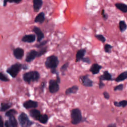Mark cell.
Wrapping results in <instances>:
<instances>
[{
  "label": "cell",
  "instance_id": "30",
  "mask_svg": "<svg viewBox=\"0 0 127 127\" xmlns=\"http://www.w3.org/2000/svg\"><path fill=\"white\" fill-rule=\"evenodd\" d=\"M48 42V40H44L43 41H41L40 42H39V44H37L35 45V47L38 49H39L40 48L43 47L44 46H45Z\"/></svg>",
  "mask_w": 127,
  "mask_h": 127
},
{
  "label": "cell",
  "instance_id": "47",
  "mask_svg": "<svg viewBox=\"0 0 127 127\" xmlns=\"http://www.w3.org/2000/svg\"><path fill=\"white\" fill-rule=\"evenodd\" d=\"M57 127H65L63 126H61V125H58L57 126Z\"/></svg>",
  "mask_w": 127,
  "mask_h": 127
},
{
  "label": "cell",
  "instance_id": "33",
  "mask_svg": "<svg viewBox=\"0 0 127 127\" xmlns=\"http://www.w3.org/2000/svg\"><path fill=\"white\" fill-rule=\"evenodd\" d=\"M95 37L98 40L100 41L102 43H105L106 41L105 37L101 34H96L95 35Z\"/></svg>",
  "mask_w": 127,
  "mask_h": 127
},
{
  "label": "cell",
  "instance_id": "15",
  "mask_svg": "<svg viewBox=\"0 0 127 127\" xmlns=\"http://www.w3.org/2000/svg\"><path fill=\"white\" fill-rule=\"evenodd\" d=\"M87 52V50L86 49H80L78 50L76 55V62H79L81 60V59L84 57Z\"/></svg>",
  "mask_w": 127,
  "mask_h": 127
},
{
  "label": "cell",
  "instance_id": "46",
  "mask_svg": "<svg viewBox=\"0 0 127 127\" xmlns=\"http://www.w3.org/2000/svg\"><path fill=\"white\" fill-rule=\"evenodd\" d=\"M5 127H11V126L8 121H6L5 123Z\"/></svg>",
  "mask_w": 127,
  "mask_h": 127
},
{
  "label": "cell",
  "instance_id": "4",
  "mask_svg": "<svg viewBox=\"0 0 127 127\" xmlns=\"http://www.w3.org/2000/svg\"><path fill=\"white\" fill-rule=\"evenodd\" d=\"M18 120L21 127H30L34 124L30 120L28 115L24 112H22L19 115Z\"/></svg>",
  "mask_w": 127,
  "mask_h": 127
},
{
  "label": "cell",
  "instance_id": "23",
  "mask_svg": "<svg viewBox=\"0 0 127 127\" xmlns=\"http://www.w3.org/2000/svg\"><path fill=\"white\" fill-rule=\"evenodd\" d=\"M114 105L115 106L117 107L125 108L127 105V101L126 100H121L120 102L114 101Z\"/></svg>",
  "mask_w": 127,
  "mask_h": 127
},
{
  "label": "cell",
  "instance_id": "5",
  "mask_svg": "<svg viewBox=\"0 0 127 127\" xmlns=\"http://www.w3.org/2000/svg\"><path fill=\"white\" fill-rule=\"evenodd\" d=\"M22 69V65L19 63H16L13 65L7 70V73L13 78H15L19 72Z\"/></svg>",
  "mask_w": 127,
  "mask_h": 127
},
{
  "label": "cell",
  "instance_id": "32",
  "mask_svg": "<svg viewBox=\"0 0 127 127\" xmlns=\"http://www.w3.org/2000/svg\"><path fill=\"white\" fill-rule=\"evenodd\" d=\"M17 114V112L16 110H15V109H11L10 110H9L8 111H7L6 113V115L7 116L10 117L11 116H14L15 115H16Z\"/></svg>",
  "mask_w": 127,
  "mask_h": 127
},
{
  "label": "cell",
  "instance_id": "31",
  "mask_svg": "<svg viewBox=\"0 0 127 127\" xmlns=\"http://www.w3.org/2000/svg\"><path fill=\"white\" fill-rule=\"evenodd\" d=\"M113 47L112 45L109 44H106L104 45V50L105 52L107 53H110L112 52V49Z\"/></svg>",
  "mask_w": 127,
  "mask_h": 127
},
{
  "label": "cell",
  "instance_id": "1",
  "mask_svg": "<svg viewBox=\"0 0 127 127\" xmlns=\"http://www.w3.org/2000/svg\"><path fill=\"white\" fill-rule=\"evenodd\" d=\"M40 78V74L37 71H30L25 73L23 75L24 80L27 83L30 84L31 82H37Z\"/></svg>",
  "mask_w": 127,
  "mask_h": 127
},
{
  "label": "cell",
  "instance_id": "20",
  "mask_svg": "<svg viewBox=\"0 0 127 127\" xmlns=\"http://www.w3.org/2000/svg\"><path fill=\"white\" fill-rule=\"evenodd\" d=\"M115 7L117 9L121 11L123 13H127V5L122 3H117L115 4Z\"/></svg>",
  "mask_w": 127,
  "mask_h": 127
},
{
  "label": "cell",
  "instance_id": "8",
  "mask_svg": "<svg viewBox=\"0 0 127 127\" xmlns=\"http://www.w3.org/2000/svg\"><path fill=\"white\" fill-rule=\"evenodd\" d=\"M32 31L35 33L36 37V40L38 42L42 41V40L44 38V34L39 27L37 26H34L32 29Z\"/></svg>",
  "mask_w": 127,
  "mask_h": 127
},
{
  "label": "cell",
  "instance_id": "27",
  "mask_svg": "<svg viewBox=\"0 0 127 127\" xmlns=\"http://www.w3.org/2000/svg\"><path fill=\"white\" fill-rule=\"evenodd\" d=\"M69 66V63L67 62L65 63L60 68V72H61L62 76H65V72L67 71V69Z\"/></svg>",
  "mask_w": 127,
  "mask_h": 127
},
{
  "label": "cell",
  "instance_id": "38",
  "mask_svg": "<svg viewBox=\"0 0 127 127\" xmlns=\"http://www.w3.org/2000/svg\"><path fill=\"white\" fill-rule=\"evenodd\" d=\"M45 87H46V82H45V81L42 82L40 84V89L41 90L42 92H44Z\"/></svg>",
  "mask_w": 127,
  "mask_h": 127
},
{
  "label": "cell",
  "instance_id": "36",
  "mask_svg": "<svg viewBox=\"0 0 127 127\" xmlns=\"http://www.w3.org/2000/svg\"><path fill=\"white\" fill-rule=\"evenodd\" d=\"M0 80L4 81H8L9 80V79L8 78V77L5 76L3 73H0Z\"/></svg>",
  "mask_w": 127,
  "mask_h": 127
},
{
  "label": "cell",
  "instance_id": "21",
  "mask_svg": "<svg viewBox=\"0 0 127 127\" xmlns=\"http://www.w3.org/2000/svg\"><path fill=\"white\" fill-rule=\"evenodd\" d=\"M127 78V71H125L121 73L114 80L116 82H120L126 80Z\"/></svg>",
  "mask_w": 127,
  "mask_h": 127
},
{
  "label": "cell",
  "instance_id": "6",
  "mask_svg": "<svg viewBox=\"0 0 127 127\" xmlns=\"http://www.w3.org/2000/svg\"><path fill=\"white\" fill-rule=\"evenodd\" d=\"M79 81L84 87L89 88L93 87V81L89 78V75L80 76L79 77Z\"/></svg>",
  "mask_w": 127,
  "mask_h": 127
},
{
  "label": "cell",
  "instance_id": "16",
  "mask_svg": "<svg viewBox=\"0 0 127 127\" xmlns=\"http://www.w3.org/2000/svg\"><path fill=\"white\" fill-rule=\"evenodd\" d=\"M43 0H33V7L35 12H38L43 5Z\"/></svg>",
  "mask_w": 127,
  "mask_h": 127
},
{
  "label": "cell",
  "instance_id": "12",
  "mask_svg": "<svg viewBox=\"0 0 127 127\" xmlns=\"http://www.w3.org/2000/svg\"><path fill=\"white\" fill-rule=\"evenodd\" d=\"M99 79L100 81H112L113 80L112 75L108 72V71H105L103 75L99 76Z\"/></svg>",
  "mask_w": 127,
  "mask_h": 127
},
{
  "label": "cell",
  "instance_id": "42",
  "mask_svg": "<svg viewBox=\"0 0 127 127\" xmlns=\"http://www.w3.org/2000/svg\"><path fill=\"white\" fill-rule=\"evenodd\" d=\"M56 76V80L57 81V82L58 83H60V82H61V78H60V76H59V74H57Z\"/></svg>",
  "mask_w": 127,
  "mask_h": 127
},
{
  "label": "cell",
  "instance_id": "26",
  "mask_svg": "<svg viewBox=\"0 0 127 127\" xmlns=\"http://www.w3.org/2000/svg\"><path fill=\"white\" fill-rule=\"evenodd\" d=\"M119 27L121 32H125L127 28V25L124 20H121L119 23Z\"/></svg>",
  "mask_w": 127,
  "mask_h": 127
},
{
  "label": "cell",
  "instance_id": "17",
  "mask_svg": "<svg viewBox=\"0 0 127 127\" xmlns=\"http://www.w3.org/2000/svg\"><path fill=\"white\" fill-rule=\"evenodd\" d=\"M45 19V13L43 12H41L38 13L34 19V23H39L40 24H43Z\"/></svg>",
  "mask_w": 127,
  "mask_h": 127
},
{
  "label": "cell",
  "instance_id": "40",
  "mask_svg": "<svg viewBox=\"0 0 127 127\" xmlns=\"http://www.w3.org/2000/svg\"><path fill=\"white\" fill-rule=\"evenodd\" d=\"M105 87V84L103 83L102 81L99 80V83H98V88L99 89H102Z\"/></svg>",
  "mask_w": 127,
  "mask_h": 127
},
{
  "label": "cell",
  "instance_id": "24",
  "mask_svg": "<svg viewBox=\"0 0 127 127\" xmlns=\"http://www.w3.org/2000/svg\"><path fill=\"white\" fill-rule=\"evenodd\" d=\"M39 50L37 51V57L39 58L41 57L42 55H43L45 54L48 51V46H45L43 47L39 48Z\"/></svg>",
  "mask_w": 127,
  "mask_h": 127
},
{
  "label": "cell",
  "instance_id": "37",
  "mask_svg": "<svg viewBox=\"0 0 127 127\" xmlns=\"http://www.w3.org/2000/svg\"><path fill=\"white\" fill-rule=\"evenodd\" d=\"M101 15L105 20H106L108 18V15L105 13V10L104 9H103L101 11Z\"/></svg>",
  "mask_w": 127,
  "mask_h": 127
},
{
  "label": "cell",
  "instance_id": "18",
  "mask_svg": "<svg viewBox=\"0 0 127 127\" xmlns=\"http://www.w3.org/2000/svg\"><path fill=\"white\" fill-rule=\"evenodd\" d=\"M79 88L76 85H74L68 89H67L65 91V94L67 95H70L73 94H76L78 91Z\"/></svg>",
  "mask_w": 127,
  "mask_h": 127
},
{
  "label": "cell",
  "instance_id": "14",
  "mask_svg": "<svg viewBox=\"0 0 127 127\" xmlns=\"http://www.w3.org/2000/svg\"><path fill=\"white\" fill-rule=\"evenodd\" d=\"M102 68V66L98 64L97 63H94L91 65L89 69V71L92 74V75H97L99 73L100 70Z\"/></svg>",
  "mask_w": 127,
  "mask_h": 127
},
{
  "label": "cell",
  "instance_id": "19",
  "mask_svg": "<svg viewBox=\"0 0 127 127\" xmlns=\"http://www.w3.org/2000/svg\"><path fill=\"white\" fill-rule=\"evenodd\" d=\"M37 121L41 124H46L49 120V117L47 114H40L37 118Z\"/></svg>",
  "mask_w": 127,
  "mask_h": 127
},
{
  "label": "cell",
  "instance_id": "43",
  "mask_svg": "<svg viewBox=\"0 0 127 127\" xmlns=\"http://www.w3.org/2000/svg\"><path fill=\"white\" fill-rule=\"evenodd\" d=\"M0 127H4L3 120L1 116H0Z\"/></svg>",
  "mask_w": 127,
  "mask_h": 127
},
{
  "label": "cell",
  "instance_id": "11",
  "mask_svg": "<svg viewBox=\"0 0 127 127\" xmlns=\"http://www.w3.org/2000/svg\"><path fill=\"white\" fill-rule=\"evenodd\" d=\"M36 39V37L35 34H26L23 37L22 41L24 42H25V43H32L35 41Z\"/></svg>",
  "mask_w": 127,
  "mask_h": 127
},
{
  "label": "cell",
  "instance_id": "44",
  "mask_svg": "<svg viewBox=\"0 0 127 127\" xmlns=\"http://www.w3.org/2000/svg\"><path fill=\"white\" fill-rule=\"evenodd\" d=\"M29 68V67L28 65L24 64V65H22V69H24V70H28Z\"/></svg>",
  "mask_w": 127,
  "mask_h": 127
},
{
  "label": "cell",
  "instance_id": "13",
  "mask_svg": "<svg viewBox=\"0 0 127 127\" xmlns=\"http://www.w3.org/2000/svg\"><path fill=\"white\" fill-rule=\"evenodd\" d=\"M13 55L14 57L18 59V60H20L23 58V57L24 56L25 54V51L23 49L21 48H16L15 49H14L13 52Z\"/></svg>",
  "mask_w": 127,
  "mask_h": 127
},
{
  "label": "cell",
  "instance_id": "29",
  "mask_svg": "<svg viewBox=\"0 0 127 127\" xmlns=\"http://www.w3.org/2000/svg\"><path fill=\"white\" fill-rule=\"evenodd\" d=\"M22 1V0H4L3 6H4V7H6L7 6L8 3L19 4Z\"/></svg>",
  "mask_w": 127,
  "mask_h": 127
},
{
  "label": "cell",
  "instance_id": "35",
  "mask_svg": "<svg viewBox=\"0 0 127 127\" xmlns=\"http://www.w3.org/2000/svg\"><path fill=\"white\" fill-rule=\"evenodd\" d=\"M83 63H87V64H90L91 63V61L90 60V59H89V57H83L81 60Z\"/></svg>",
  "mask_w": 127,
  "mask_h": 127
},
{
  "label": "cell",
  "instance_id": "34",
  "mask_svg": "<svg viewBox=\"0 0 127 127\" xmlns=\"http://www.w3.org/2000/svg\"><path fill=\"white\" fill-rule=\"evenodd\" d=\"M124 89V84H120L119 85L116 86L114 88V91H122Z\"/></svg>",
  "mask_w": 127,
  "mask_h": 127
},
{
  "label": "cell",
  "instance_id": "3",
  "mask_svg": "<svg viewBox=\"0 0 127 127\" xmlns=\"http://www.w3.org/2000/svg\"><path fill=\"white\" fill-rule=\"evenodd\" d=\"M59 64V60L57 56L52 55L47 57L45 62V66L48 69H56Z\"/></svg>",
  "mask_w": 127,
  "mask_h": 127
},
{
  "label": "cell",
  "instance_id": "28",
  "mask_svg": "<svg viewBox=\"0 0 127 127\" xmlns=\"http://www.w3.org/2000/svg\"><path fill=\"white\" fill-rule=\"evenodd\" d=\"M12 105L11 103H3L1 104V111H5L7 109H9Z\"/></svg>",
  "mask_w": 127,
  "mask_h": 127
},
{
  "label": "cell",
  "instance_id": "2",
  "mask_svg": "<svg viewBox=\"0 0 127 127\" xmlns=\"http://www.w3.org/2000/svg\"><path fill=\"white\" fill-rule=\"evenodd\" d=\"M71 123L74 125H77L82 122H84L82 117L81 110L77 108L71 110Z\"/></svg>",
  "mask_w": 127,
  "mask_h": 127
},
{
  "label": "cell",
  "instance_id": "9",
  "mask_svg": "<svg viewBox=\"0 0 127 127\" xmlns=\"http://www.w3.org/2000/svg\"><path fill=\"white\" fill-rule=\"evenodd\" d=\"M38 105V102L32 100H28L23 103V106L26 109L36 108Z\"/></svg>",
  "mask_w": 127,
  "mask_h": 127
},
{
  "label": "cell",
  "instance_id": "7",
  "mask_svg": "<svg viewBox=\"0 0 127 127\" xmlns=\"http://www.w3.org/2000/svg\"><path fill=\"white\" fill-rule=\"evenodd\" d=\"M59 84L55 79H51L49 80V90L51 93H56L59 90L60 86Z\"/></svg>",
  "mask_w": 127,
  "mask_h": 127
},
{
  "label": "cell",
  "instance_id": "39",
  "mask_svg": "<svg viewBox=\"0 0 127 127\" xmlns=\"http://www.w3.org/2000/svg\"><path fill=\"white\" fill-rule=\"evenodd\" d=\"M103 95L104 98L106 99H107V100L109 99V98H110V95H109V93L108 92H107V91H104L103 92Z\"/></svg>",
  "mask_w": 127,
  "mask_h": 127
},
{
  "label": "cell",
  "instance_id": "41",
  "mask_svg": "<svg viewBox=\"0 0 127 127\" xmlns=\"http://www.w3.org/2000/svg\"><path fill=\"white\" fill-rule=\"evenodd\" d=\"M51 73L52 74H54V75H57L58 74H59L58 71L56 69H51Z\"/></svg>",
  "mask_w": 127,
  "mask_h": 127
},
{
  "label": "cell",
  "instance_id": "45",
  "mask_svg": "<svg viewBox=\"0 0 127 127\" xmlns=\"http://www.w3.org/2000/svg\"><path fill=\"white\" fill-rule=\"evenodd\" d=\"M107 127H117L116 123H111L108 125Z\"/></svg>",
  "mask_w": 127,
  "mask_h": 127
},
{
  "label": "cell",
  "instance_id": "25",
  "mask_svg": "<svg viewBox=\"0 0 127 127\" xmlns=\"http://www.w3.org/2000/svg\"><path fill=\"white\" fill-rule=\"evenodd\" d=\"M9 123L12 127H18L17 122L14 116L9 117Z\"/></svg>",
  "mask_w": 127,
  "mask_h": 127
},
{
  "label": "cell",
  "instance_id": "10",
  "mask_svg": "<svg viewBox=\"0 0 127 127\" xmlns=\"http://www.w3.org/2000/svg\"><path fill=\"white\" fill-rule=\"evenodd\" d=\"M37 51L35 50H31L27 53L25 61L27 63H31L37 57Z\"/></svg>",
  "mask_w": 127,
  "mask_h": 127
},
{
  "label": "cell",
  "instance_id": "22",
  "mask_svg": "<svg viewBox=\"0 0 127 127\" xmlns=\"http://www.w3.org/2000/svg\"><path fill=\"white\" fill-rule=\"evenodd\" d=\"M41 114V112L40 111L36 109L35 108H33V109H31L29 111V115L34 120H36L37 117Z\"/></svg>",
  "mask_w": 127,
  "mask_h": 127
}]
</instances>
